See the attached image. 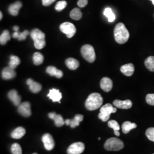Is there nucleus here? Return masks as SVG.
Instances as JSON below:
<instances>
[{
  "label": "nucleus",
  "instance_id": "14",
  "mask_svg": "<svg viewBox=\"0 0 154 154\" xmlns=\"http://www.w3.org/2000/svg\"><path fill=\"white\" fill-rule=\"evenodd\" d=\"M8 98L11 100V102L13 103V104L18 106L19 105L21 104V97L18 94V92L16 90H11L8 94Z\"/></svg>",
  "mask_w": 154,
  "mask_h": 154
},
{
  "label": "nucleus",
  "instance_id": "1",
  "mask_svg": "<svg viewBox=\"0 0 154 154\" xmlns=\"http://www.w3.org/2000/svg\"><path fill=\"white\" fill-rule=\"evenodd\" d=\"M114 34L116 42L119 44L126 43L130 37V34L128 30L125 25L121 22L116 25Z\"/></svg>",
  "mask_w": 154,
  "mask_h": 154
},
{
  "label": "nucleus",
  "instance_id": "24",
  "mask_svg": "<svg viewBox=\"0 0 154 154\" xmlns=\"http://www.w3.org/2000/svg\"><path fill=\"white\" fill-rule=\"evenodd\" d=\"M65 63L67 67L72 70L77 69L79 66V63L78 61L73 58H69L67 59L65 61Z\"/></svg>",
  "mask_w": 154,
  "mask_h": 154
},
{
  "label": "nucleus",
  "instance_id": "16",
  "mask_svg": "<svg viewBox=\"0 0 154 154\" xmlns=\"http://www.w3.org/2000/svg\"><path fill=\"white\" fill-rule=\"evenodd\" d=\"M83 119V116L81 114H77L74 116V118L72 119H66L65 121V124L67 126L70 125L72 128L79 125Z\"/></svg>",
  "mask_w": 154,
  "mask_h": 154
},
{
  "label": "nucleus",
  "instance_id": "42",
  "mask_svg": "<svg viewBox=\"0 0 154 154\" xmlns=\"http://www.w3.org/2000/svg\"><path fill=\"white\" fill-rule=\"evenodd\" d=\"M2 12H0V19L1 20H2Z\"/></svg>",
  "mask_w": 154,
  "mask_h": 154
},
{
  "label": "nucleus",
  "instance_id": "3",
  "mask_svg": "<svg viewBox=\"0 0 154 154\" xmlns=\"http://www.w3.org/2000/svg\"><path fill=\"white\" fill-rule=\"evenodd\" d=\"M30 36L34 41V45L37 49H42L46 45L45 34L38 29H34L30 33Z\"/></svg>",
  "mask_w": 154,
  "mask_h": 154
},
{
  "label": "nucleus",
  "instance_id": "15",
  "mask_svg": "<svg viewBox=\"0 0 154 154\" xmlns=\"http://www.w3.org/2000/svg\"><path fill=\"white\" fill-rule=\"evenodd\" d=\"M16 76V72L14 69L8 66L5 67L2 72V77L4 79L9 80L14 78Z\"/></svg>",
  "mask_w": 154,
  "mask_h": 154
},
{
  "label": "nucleus",
  "instance_id": "6",
  "mask_svg": "<svg viewBox=\"0 0 154 154\" xmlns=\"http://www.w3.org/2000/svg\"><path fill=\"white\" fill-rule=\"evenodd\" d=\"M83 57L88 62L92 63L95 60V53L93 47L90 45H85L81 48Z\"/></svg>",
  "mask_w": 154,
  "mask_h": 154
},
{
  "label": "nucleus",
  "instance_id": "4",
  "mask_svg": "<svg viewBox=\"0 0 154 154\" xmlns=\"http://www.w3.org/2000/svg\"><path fill=\"white\" fill-rule=\"evenodd\" d=\"M104 147L107 151H117L123 149L124 143L118 138H109L106 141Z\"/></svg>",
  "mask_w": 154,
  "mask_h": 154
},
{
  "label": "nucleus",
  "instance_id": "35",
  "mask_svg": "<svg viewBox=\"0 0 154 154\" xmlns=\"http://www.w3.org/2000/svg\"><path fill=\"white\" fill-rule=\"evenodd\" d=\"M146 102L149 105L154 106V94H149L146 97Z\"/></svg>",
  "mask_w": 154,
  "mask_h": 154
},
{
  "label": "nucleus",
  "instance_id": "41",
  "mask_svg": "<svg viewBox=\"0 0 154 154\" xmlns=\"http://www.w3.org/2000/svg\"><path fill=\"white\" fill-rule=\"evenodd\" d=\"M114 131V134L116 136H119L120 135V133L118 131Z\"/></svg>",
  "mask_w": 154,
  "mask_h": 154
},
{
  "label": "nucleus",
  "instance_id": "8",
  "mask_svg": "<svg viewBox=\"0 0 154 154\" xmlns=\"http://www.w3.org/2000/svg\"><path fill=\"white\" fill-rule=\"evenodd\" d=\"M85 146L82 142H76L72 144L67 149V154H81L84 151Z\"/></svg>",
  "mask_w": 154,
  "mask_h": 154
},
{
  "label": "nucleus",
  "instance_id": "20",
  "mask_svg": "<svg viewBox=\"0 0 154 154\" xmlns=\"http://www.w3.org/2000/svg\"><path fill=\"white\" fill-rule=\"evenodd\" d=\"M22 6V2L20 1H17L14 2V4L9 6L8 8L9 13L13 16H16L18 15L19 11L21 8Z\"/></svg>",
  "mask_w": 154,
  "mask_h": 154
},
{
  "label": "nucleus",
  "instance_id": "39",
  "mask_svg": "<svg viewBox=\"0 0 154 154\" xmlns=\"http://www.w3.org/2000/svg\"><path fill=\"white\" fill-rule=\"evenodd\" d=\"M19 35H20V33L18 32H18H15L13 34L12 37L14 38H18V37H19Z\"/></svg>",
  "mask_w": 154,
  "mask_h": 154
},
{
  "label": "nucleus",
  "instance_id": "23",
  "mask_svg": "<svg viewBox=\"0 0 154 154\" xmlns=\"http://www.w3.org/2000/svg\"><path fill=\"white\" fill-rule=\"evenodd\" d=\"M137 124L134 123H131L130 122L126 121L122 125V131L124 134H128L132 129H134L137 128Z\"/></svg>",
  "mask_w": 154,
  "mask_h": 154
},
{
  "label": "nucleus",
  "instance_id": "32",
  "mask_svg": "<svg viewBox=\"0 0 154 154\" xmlns=\"http://www.w3.org/2000/svg\"><path fill=\"white\" fill-rule=\"evenodd\" d=\"M146 135L149 140L154 142V127L149 128L146 131Z\"/></svg>",
  "mask_w": 154,
  "mask_h": 154
},
{
  "label": "nucleus",
  "instance_id": "34",
  "mask_svg": "<svg viewBox=\"0 0 154 154\" xmlns=\"http://www.w3.org/2000/svg\"><path fill=\"white\" fill-rule=\"evenodd\" d=\"M108 126L112 128L114 131H119L120 130V126L118 123L114 120L108 122Z\"/></svg>",
  "mask_w": 154,
  "mask_h": 154
},
{
  "label": "nucleus",
  "instance_id": "18",
  "mask_svg": "<svg viewBox=\"0 0 154 154\" xmlns=\"http://www.w3.org/2000/svg\"><path fill=\"white\" fill-rule=\"evenodd\" d=\"M48 116L51 119L54 120L55 125L57 127H61L65 124V121H64L62 116L60 114H57L54 112H50Z\"/></svg>",
  "mask_w": 154,
  "mask_h": 154
},
{
  "label": "nucleus",
  "instance_id": "17",
  "mask_svg": "<svg viewBox=\"0 0 154 154\" xmlns=\"http://www.w3.org/2000/svg\"><path fill=\"white\" fill-rule=\"evenodd\" d=\"M26 84L29 87L30 90L33 93H37L42 89V86L40 83L34 81L32 79L29 78L26 81Z\"/></svg>",
  "mask_w": 154,
  "mask_h": 154
},
{
  "label": "nucleus",
  "instance_id": "9",
  "mask_svg": "<svg viewBox=\"0 0 154 154\" xmlns=\"http://www.w3.org/2000/svg\"><path fill=\"white\" fill-rule=\"evenodd\" d=\"M18 112L24 117H29L32 115L31 105L28 102H24L18 106Z\"/></svg>",
  "mask_w": 154,
  "mask_h": 154
},
{
  "label": "nucleus",
  "instance_id": "29",
  "mask_svg": "<svg viewBox=\"0 0 154 154\" xmlns=\"http://www.w3.org/2000/svg\"><path fill=\"white\" fill-rule=\"evenodd\" d=\"M70 16L74 20H79L82 16V12L78 8H74L70 12Z\"/></svg>",
  "mask_w": 154,
  "mask_h": 154
},
{
  "label": "nucleus",
  "instance_id": "31",
  "mask_svg": "<svg viewBox=\"0 0 154 154\" xmlns=\"http://www.w3.org/2000/svg\"><path fill=\"white\" fill-rule=\"evenodd\" d=\"M11 152L12 154H22V149L18 143H14L11 145Z\"/></svg>",
  "mask_w": 154,
  "mask_h": 154
},
{
  "label": "nucleus",
  "instance_id": "13",
  "mask_svg": "<svg viewBox=\"0 0 154 154\" xmlns=\"http://www.w3.org/2000/svg\"><path fill=\"white\" fill-rule=\"evenodd\" d=\"M48 97L50 99H51L53 102H58L59 103H61L60 100L62 98V95L59 90L52 88L50 90L49 93L48 94Z\"/></svg>",
  "mask_w": 154,
  "mask_h": 154
},
{
  "label": "nucleus",
  "instance_id": "26",
  "mask_svg": "<svg viewBox=\"0 0 154 154\" xmlns=\"http://www.w3.org/2000/svg\"><path fill=\"white\" fill-rule=\"evenodd\" d=\"M144 64L149 70L151 72H154V56H149V57H147L144 61Z\"/></svg>",
  "mask_w": 154,
  "mask_h": 154
},
{
  "label": "nucleus",
  "instance_id": "21",
  "mask_svg": "<svg viewBox=\"0 0 154 154\" xmlns=\"http://www.w3.org/2000/svg\"><path fill=\"white\" fill-rule=\"evenodd\" d=\"M46 72L51 76H54L57 78H61L63 77V72L54 66H48L46 69Z\"/></svg>",
  "mask_w": 154,
  "mask_h": 154
},
{
  "label": "nucleus",
  "instance_id": "37",
  "mask_svg": "<svg viewBox=\"0 0 154 154\" xmlns=\"http://www.w3.org/2000/svg\"><path fill=\"white\" fill-rule=\"evenodd\" d=\"M88 0H79L77 2V4L80 8H83L88 4Z\"/></svg>",
  "mask_w": 154,
  "mask_h": 154
},
{
  "label": "nucleus",
  "instance_id": "25",
  "mask_svg": "<svg viewBox=\"0 0 154 154\" xmlns=\"http://www.w3.org/2000/svg\"><path fill=\"white\" fill-rule=\"evenodd\" d=\"M33 60L34 65H39L43 63L44 61V57L41 53L36 52L33 55Z\"/></svg>",
  "mask_w": 154,
  "mask_h": 154
},
{
  "label": "nucleus",
  "instance_id": "27",
  "mask_svg": "<svg viewBox=\"0 0 154 154\" xmlns=\"http://www.w3.org/2000/svg\"><path fill=\"white\" fill-rule=\"evenodd\" d=\"M21 63L20 59L16 55L11 56V61L9 62V66L12 69H15L18 65H19Z\"/></svg>",
  "mask_w": 154,
  "mask_h": 154
},
{
  "label": "nucleus",
  "instance_id": "5",
  "mask_svg": "<svg viewBox=\"0 0 154 154\" xmlns=\"http://www.w3.org/2000/svg\"><path fill=\"white\" fill-rule=\"evenodd\" d=\"M116 112V108L114 107L110 103H107L100 108L98 118L103 122L107 121L110 118L111 114Z\"/></svg>",
  "mask_w": 154,
  "mask_h": 154
},
{
  "label": "nucleus",
  "instance_id": "33",
  "mask_svg": "<svg viewBox=\"0 0 154 154\" xmlns=\"http://www.w3.org/2000/svg\"><path fill=\"white\" fill-rule=\"evenodd\" d=\"M67 6L66 1H60L57 2L55 6V9L57 11H60L64 9Z\"/></svg>",
  "mask_w": 154,
  "mask_h": 154
},
{
  "label": "nucleus",
  "instance_id": "11",
  "mask_svg": "<svg viewBox=\"0 0 154 154\" xmlns=\"http://www.w3.org/2000/svg\"><path fill=\"white\" fill-rule=\"evenodd\" d=\"M100 86L101 88L105 92H109L112 88L113 83L109 78L104 77L100 81Z\"/></svg>",
  "mask_w": 154,
  "mask_h": 154
},
{
  "label": "nucleus",
  "instance_id": "10",
  "mask_svg": "<svg viewBox=\"0 0 154 154\" xmlns=\"http://www.w3.org/2000/svg\"><path fill=\"white\" fill-rule=\"evenodd\" d=\"M42 140L46 150L50 151L54 149L55 146L54 140L50 134H45L42 137Z\"/></svg>",
  "mask_w": 154,
  "mask_h": 154
},
{
  "label": "nucleus",
  "instance_id": "2",
  "mask_svg": "<svg viewBox=\"0 0 154 154\" xmlns=\"http://www.w3.org/2000/svg\"><path fill=\"white\" fill-rule=\"evenodd\" d=\"M103 99L101 95L97 93L91 94L86 99L85 107L88 110L94 111L100 107L103 104Z\"/></svg>",
  "mask_w": 154,
  "mask_h": 154
},
{
  "label": "nucleus",
  "instance_id": "45",
  "mask_svg": "<svg viewBox=\"0 0 154 154\" xmlns=\"http://www.w3.org/2000/svg\"></svg>",
  "mask_w": 154,
  "mask_h": 154
},
{
  "label": "nucleus",
  "instance_id": "40",
  "mask_svg": "<svg viewBox=\"0 0 154 154\" xmlns=\"http://www.w3.org/2000/svg\"><path fill=\"white\" fill-rule=\"evenodd\" d=\"M13 30H14L15 32H18V30H19V27L17 26H15L13 27Z\"/></svg>",
  "mask_w": 154,
  "mask_h": 154
},
{
  "label": "nucleus",
  "instance_id": "12",
  "mask_svg": "<svg viewBox=\"0 0 154 154\" xmlns=\"http://www.w3.org/2000/svg\"><path fill=\"white\" fill-rule=\"evenodd\" d=\"M113 105H114L116 107L119 109H129L132 107V103L129 99H127L126 100H120L116 99L113 102Z\"/></svg>",
  "mask_w": 154,
  "mask_h": 154
},
{
  "label": "nucleus",
  "instance_id": "38",
  "mask_svg": "<svg viewBox=\"0 0 154 154\" xmlns=\"http://www.w3.org/2000/svg\"><path fill=\"white\" fill-rule=\"evenodd\" d=\"M55 1V0H42V4L44 6H48L53 4Z\"/></svg>",
  "mask_w": 154,
  "mask_h": 154
},
{
  "label": "nucleus",
  "instance_id": "7",
  "mask_svg": "<svg viewBox=\"0 0 154 154\" xmlns=\"http://www.w3.org/2000/svg\"><path fill=\"white\" fill-rule=\"evenodd\" d=\"M60 30L62 33H65L67 38H72L76 33V28L70 22H64L60 25Z\"/></svg>",
  "mask_w": 154,
  "mask_h": 154
},
{
  "label": "nucleus",
  "instance_id": "36",
  "mask_svg": "<svg viewBox=\"0 0 154 154\" xmlns=\"http://www.w3.org/2000/svg\"><path fill=\"white\" fill-rule=\"evenodd\" d=\"M29 32L28 30H25L22 33H20L19 37L18 38V39L19 41H23L25 40V39L26 38V37L29 34Z\"/></svg>",
  "mask_w": 154,
  "mask_h": 154
},
{
  "label": "nucleus",
  "instance_id": "28",
  "mask_svg": "<svg viewBox=\"0 0 154 154\" xmlns=\"http://www.w3.org/2000/svg\"><path fill=\"white\" fill-rule=\"evenodd\" d=\"M103 14L108 18V20L110 22H113L116 20V15L110 8H107L105 9L103 11Z\"/></svg>",
  "mask_w": 154,
  "mask_h": 154
},
{
  "label": "nucleus",
  "instance_id": "30",
  "mask_svg": "<svg viewBox=\"0 0 154 154\" xmlns=\"http://www.w3.org/2000/svg\"><path fill=\"white\" fill-rule=\"evenodd\" d=\"M10 33L8 30H4L0 36V44L1 45H5L6 42L11 39Z\"/></svg>",
  "mask_w": 154,
  "mask_h": 154
},
{
  "label": "nucleus",
  "instance_id": "43",
  "mask_svg": "<svg viewBox=\"0 0 154 154\" xmlns=\"http://www.w3.org/2000/svg\"><path fill=\"white\" fill-rule=\"evenodd\" d=\"M150 1H152V4L154 5V0H150Z\"/></svg>",
  "mask_w": 154,
  "mask_h": 154
},
{
  "label": "nucleus",
  "instance_id": "44",
  "mask_svg": "<svg viewBox=\"0 0 154 154\" xmlns=\"http://www.w3.org/2000/svg\"><path fill=\"white\" fill-rule=\"evenodd\" d=\"M37 154V153H34V154Z\"/></svg>",
  "mask_w": 154,
  "mask_h": 154
},
{
  "label": "nucleus",
  "instance_id": "19",
  "mask_svg": "<svg viewBox=\"0 0 154 154\" xmlns=\"http://www.w3.org/2000/svg\"><path fill=\"white\" fill-rule=\"evenodd\" d=\"M135 71L134 66L132 63H128L124 65L121 67V72L126 76L130 77L132 75Z\"/></svg>",
  "mask_w": 154,
  "mask_h": 154
},
{
  "label": "nucleus",
  "instance_id": "22",
  "mask_svg": "<svg viewBox=\"0 0 154 154\" xmlns=\"http://www.w3.org/2000/svg\"><path fill=\"white\" fill-rule=\"evenodd\" d=\"M26 134L25 129L22 127H18L11 132V138L18 139L22 138Z\"/></svg>",
  "mask_w": 154,
  "mask_h": 154
}]
</instances>
